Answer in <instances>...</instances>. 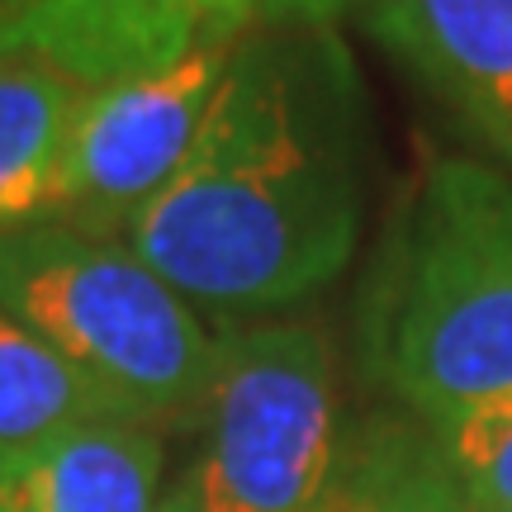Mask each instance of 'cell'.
Wrapping results in <instances>:
<instances>
[{"label": "cell", "instance_id": "obj_14", "mask_svg": "<svg viewBox=\"0 0 512 512\" xmlns=\"http://www.w3.org/2000/svg\"><path fill=\"white\" fill-rule=\"evenodd\" d=\"M38 0H0V29H10V24H19V19L34 10Z\"/></svg>", "mask_w": 512, "mask_h": 512}, {"label": "cell", "instance_id": "obj_3", "mask_svg": "<svg viewBox=\"0 0 512 512\" xmlns=\"http://www.w3.org/2000/svg\"><path fill=\"white\" fill-rule=\"evenodd\" d=\"M0 304L133 422L200 413L214 389L223 337L124 242L0 228Z\"/></svg>", "mask_w": 512, "mask_h": 512}, {"label": "cell", "instance_id": "obj_7", "mask_svg": "<svg viewBox=\"0 0 512 512\" xmlns=\"http://www.w3.org/2000/svg\"><path fill=\"white\" fill-rule=\"evenodd\" d=\"M366 24L512 162V0H366Z\"/></svg>", "mask_w": 512, "mask_h": 512}, {"label": "cell", "instance_id": "obj_1", "mask_svg": "<svg viewBox=\"0 0 512 512\" xmlns=\"http://www.w3.org/2000/svg\"><path fill=\"white\" fill-rule=\"evenodd\" d=\"M366 219V105L313 24L242 38L176 181L124 233L176 294L271 313L347 271Z\"/></svg>", "mask_w": 512, "mask_h": 512}, {"label": "cell", "instance_id": "obj_2", "mask_svg": "<svg viewBox=\"0 0 512 512\" xmlns=\"http://www.w3.org/2000/svg\"><path fill=\"white\" fill-rule=\"evenodd\" d=\"M375 366L437 437L512 413V181L498 171L432 166L380 304Z\"/></svg>", "mask_w": 512, "mask_h": 512}, {"label": "cell", "instance_id": "obj_10", "mask_svg": "<svg viewBox=\"0 0 512 512\" xmlns=\"http://www.w3.org/2000/svg\"><path fill=\"white\" fill-rule=\"evenodd\" d=\"M100 418L124 413L0 304V465Z\"/></svg>", "mask_w": 512, "mask_h": 512}, {"label": "cell", "instance_id": "obj_4", "mask_svg": "<svg viewBox=\"0 0 512 512\" xmlns=\"http://www.w3.org/2000/svg\"><path fill=\"white\" fill-rule=\"evenodd\" d=\"M204 441L181 489L195 512H313L342 456L337 361L313 323L223 337Z\"/></svg>", "mask_w": 512, "mask_h": 512}, {"label": "cell", "instance_id": "obj_13", "mask_svg": "<svg viewBox=\"0 0 512 512\" xmlns=\"http://www.w3.org/2000/svg\"><path fill=\"white\" fill-rule=\"evenodd\" d=\"M351 5L366 0H261V24H313L328 29L337 15H347Z\"/></svg>", "mask_w": 512, "mask_h": 512}, {"label": "cell", "instance_id": "obj_8", "mask_svg": "<svg viewBox=\"0 0 512 512\" xmlns=\"http://www.w3.org/2000/svg\"><path fill=\"white\" fill-rule=\"evenodd\" d=\"M162 432L100 418L0 465V512H157Z\"/></svg>", "mask_w": 512, "mask_h": 512}, {"label": "cell", "instance_id": "obj_9", "mask_svg": "<svg viewBox=\"0 0 512 512\" xmlns=\"http://www.w3.org/2000/svg\"><path fill=\"white\" fill-rule=\"evenodd\" d=\"M86 86L24 53H0V228L62 219L67 147Z\"/></svg>", "mask_w": 512, "mask_h": 512}, {"label": "cell", "instance_id": "obj_11", "mask_svg": "<svg viewBox=\"0 0 512 512\" xmlns=\"http://www.w3.org/2000/svg\"><path fill=\"white\" fill-rule=\"evenodd\" d=\"M313 512H475L441 451L408 427H375L342 446L337 475Z\"/></svg>", "mask_w": 512, "mask_h": 512}, {"label": "cell", "instance_id": "obj_5", "mask_svg": "<svg viewBox=\"0 0 512 512\" xmlns=\"http://www.w3.org/2000/svg\"><path fill=\"white\" fill-rule=\"evenodd\" d=\"M233 48L238 43H219L162 72L86 86L67 147V195L57 223L124 242L133 219L185 166Z\"/></svg>", "mask_w": 512, "mask_h": 512}, {"label": "cell", "instance_id": "obj_15", "mask_svg": "<svg viewBox=\"0 0 512 512\" xmlns=\"http://www.w3.org/2000/svg\"><path fill=\"white\" fill-rule=\"evenodd\" d=\"M157 512H195V503H190V498H185L181 489H171V494H166L162 503H157Z\"/></svg>", "mask_w": 512, "mask_h": 512}, {"label": "cell", "instance_id": "obj_6", "mask_svg": "<svg viewBox=\"0 0 512 512\" xmlns=\"http://www.w3.org/2000/svg\"><path fill=\"white\" fill-rule=\"evenodd\" d=\"M256 19L261 0H38L0 29V53L38 57L76 86H110L242 43Z\"/></svg>", "mask_w": 512, "mask_h": 512}, {"label": "cell", "instance_id": "obj_12", "mask_svg": "<svg viewBox=\"0 0 512 512\" xmlns=\"http://www.w3.org/2000/svg\"><path fill=\"white\" fill-rule=\"evenodd\" d=\"M437 441L475 512H512V413L465 422Z\"/></svg>", "mask_w": 512, "mask_h": 512}]
</instances>
